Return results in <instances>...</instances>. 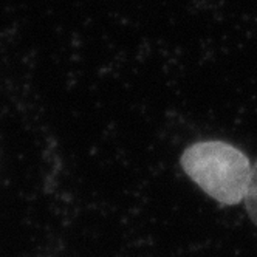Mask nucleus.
Wrapping results in <instances>:
<instances>
[{
    "mask_svg": "<svg viewBox=\"0 0 257 257\" xmlns=\"http://www.w3.org/2000/svg\"><path fill=\"white\" fill-rule=\"evenodd\" d=\"M243 201H245V208H246L249 218L252 220L254 225H257V161L251 169L249 185H248Z\"/></svg>",
    "mask_w": 257,
    "mask_h": 257,
    "instance_id": "f03ea898",
    "label": "nucleus"
},
{
    "mask_svg": "<svg viewBox=\"0 0 257 257\" xmlns=\"http://www.w3.org/2000/svg\"><path fill=\"white\" fill-rule=\"evenodd\" d=\"M180 164L195 185L222 205L243 201L251 177L248 157L225 141H198L181 154Z\"/></svg>",
    "mask_w": 257,
    "mask_h": 257,
    "instance_id": "f257e3e1",
    "label": "nucleus"
}]
</instances>
